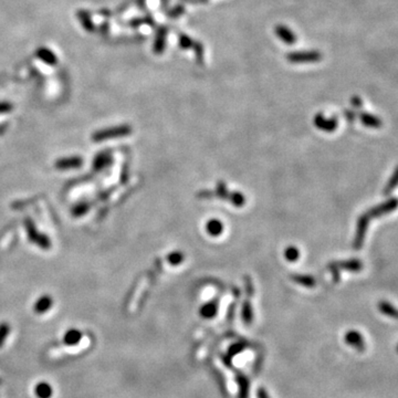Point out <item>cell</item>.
I'll use <instances>...</instances> for the list:
<instances>
[{
    "instance_id": "cell-1",
    "label": "cell",
    "mask_w": 398,
    "mask_h": 398,
    "mask_svg": "<svg viewBox=\"0 0 398 398\" xmlns=\"http://www.w3.org/2000/svg\"><path fill=\"white\" fill-rule=\"evenodd\" d=\"M287 60L290 63H315L322 60V53L318 50L310 51H293L287 54Z\"/></svg>"
},
{
    "instance_id": "cell-2",
    "label": "cell",
    "mask_w": 398,
    "mask_h": 398,
    "mask_svg": "<svg viewBox=\"0 0 398 398\" xmlns=\"http://www.w3.org/2000/svg\"><path fill=\"white\" fill-rule=\"evenodd\" d=\"M131 129L129 126H117V127H111L108 130H103L101 132H98L93 136V139L95 141H102L105 139H112V137H119V136H124L130 134Z\"/></svg>"
},
{
    "instance_id": "cell-3",
    "label": "cell",
    "mask_w": 398,
    "mask_h": 398,
    "mask_svg": "<svg viewBox=\"0 0 398 398\" xmlns=\"http://www.w3.org/2000/svg\"><path fill=\"white\" fill-rule=\"evenodd\" d=\"M277 37L281 40L282 42L287 43L288 45H292L297 42V34H295L292 30L288 28L284 24H278L274 29Z\"/></svg>"
},
{
    "instance_id": "cell-4",
    "label": "cell",
    "mask_w": 398,
    "mask_h": 398,
    "mask_svg": "<svg viewBox=\"0 0 398 398\" xmlns=\"http://www.w3.org/2000/svg\"><path fill=\"white\" fill-rule=\"evenodd\" d=\"M345 342L357 351L365 350V340L359 331H349L345 335Z\"/></svg>"
},
{
    "instance_id": "cell-5",
    "label": "cell",
    "mask_w": 398,
    "mask_h": 398,
    "mask_svg": "<svg viewBox=\"0 0 398 398\" xmlns=\"http://www.w3.org/2000/svg\"><path fill=\"white\" fill-rule=\"evenodd\" d=\"M167 33H168V29L165 27V25L160 27V29L157 30L156 39L154 42V52L156 54H162L163 52H164L165 47H166Z\"/></svg>"
},
{
    "instance_id": "cell-6",
    "label": "cell",
    "mask_w": 398,
    "mask_h": 398,
    "mask_svg": "<svg viewBox=\"0 0 398 398\" xmlns=\"http://www.w3.org/2000/svg\"><path fill=\"white\" fill-rule=\"evenodd\" d=\"M315 125L323 131H333L338 126L336 120H325L322 114H318L314 119Z\"/></svg>"
},
{
    "instance_id": "cell-7",
    "label": "cell",
    "mask_w": 398,
    "mask_h": 398,
    "mask_svg": "<svg viewBox=\"0 0 398 398\" xmlns=\"http://www.w3.org/2000/svg\"><path fill=\"white\" fill-rule=\"evenodd\" d=\"M34 394L38 398H51L53 394V390L49 383L41 382L35 385Z\"/></svg>"
},
{
    "instance_id": "cell-8",
    "label": "cell",
    "mask_w": 398,
    "mask_h": 398,
    "mask_svg": "<svg viewBox=\"0 0 398 398\" xmlns=\"http://www.w3.org/2000/svg\"><path fill=\"white\" fill-rule=\"evenodd\" d=\"M37 57L42 60L44 63L50 64V65H55L58 62V59L55 57V54L52 52V51L47 49V48H40L37 51Z\"/></svg>"
},
{
    "instance_id": "cell-9",
    "label": "cell",
    "mask_w": 398,
    "mask_h": 398,
    "mask_svg": "<svg viewBox=\"0 0 398 398\" xmlns=\"http://www.w3.org/2000/svg\"><path fill=\"white\" fill-rule=\"evenodd\" d=\"M82 339V333L79 330L71 329L64 334L63 343L68 346H75Z\"/></svg>"
},
{
    "instance_id": "cell-10",
    "label": "cell",
    "mask_w": 398,
    "mask_h": 398,
    "mask_svg": "<svg viewBox=\"0 0 398 398\" xmlns=\"http://www.w3.org/2000/svg\"><path fill=\"white\" fill-rule=\"evenodd\" d=\"M51 305H52V300H51L49 297H42L41 299H39L37 301V303L34 304V312L38 313V314H42L44 312H47V311L51 308Z\"/></svg>"
},
{
    "instance_id": "cell-11",
    "label": "cell",
    "mask_w": 398,
    "mask_h": 398,
    "mask_svg": "<svg viewBox=\"0 0 398 398\" xmlns=\"http://www.w3.org/2000/svg\"><path fill=\"white\" fill-rule=\"evenodd\" d=\"M193 50H194V52H195L196 62L199 65H202L203 60H205V48H203L202 43H200L199 41H196L195 40V44H194Z\"/></svg>"
},
{
    "instance_id": "cell-12",
    "label": "cell",
    "mask_w": 398,
    "mask_h": 398,
    "mask_svg": "<svg viewBox=\"0 0 398 398\" xmlns=\"http://www.w3.org/2000/svg\"><path fill=\"white\" fill-rule=\"evenodd\" d=\"M207 231L211 236H219L222 232V223L216 219L210 220L207 223Z\"/></svg>"
},
{
    "instance_id": "cell-13",
    "label": "cell",
    "mask_w": 398,
    "mask_h": 398,
    "mask_svg": "<svg viewBox=\"0 0 398 398\" xmlns=\"http://www.w3.org/2000/svg\"><path fill=\"white\" fill-rule=\"evenodd\" d=\"M217 313V305L216 303H208L200 309V315L205 319H211Z\"/></svg>"
},
{
    "instance_id": "cell-14",
    "label": "cell",
    "mask_w": 398,
    "mask_h": 398,
    "mask_svg": "<svg viewBox=\"0 0 398 398\" xmlns=\"http://www.w3.org/2000/svg\"><path fill=\"white\" fill-rule=\"evenodd\" d=\"M194 44H195V40L192 39L190 35L185 33H180V47L183 50L193 49Z\"/></svg>"
},
{
    "instance_id": "cell-15",
    "label": "cell",
    "mask_w": 398,
    "mask_h": 398,
    "mask_svg": "<svg viewBox=\"0 0 398 398\" xmlns=\"http://www.w3.org/2000/svg\"><path fill=\"white\" fill-rule=\"evenodd\" d=\"M361 120L363 123L367 126H372V127H379L381 125V121L377 119L376 116L374 115H371V114H367V113H363L361 114Z\"/></svg>"
},
{
    "instance_id": "cell-16",
    "label": "cell",
    "mask_w": 398,
    "mask_h": 398,
    "mask_svg": "<svg viewBox=\"0 0 398 398\" xmlns=\"http://www.w3.org/2000/svg\"><path fill=\"white\" fill-rule=\"evenodd\" d=\"M238 384H239V398H248L249 395V383L248 381L244 379L243 376H241L240 379H238Z\"/></svg>"
},
{
    "instance_id": "cell-17",
    "label": "cell",
    "mask_w": 398,
    "mask_h": 398,
    "mask_svg": "<svg viewBox=\"0 0 398 398\" xmlns=\"http://www.w3.org/2000/svg\"><path fill=\"white\" fill-rule=\"evenodd\" d=\"M81 160V158H80ZM79 158H71V160H64L60 161L57 163V167H59L60 170H69V167H76L81 164V161Z\"/></svg>"
},
{
    "instance_id": "cell-18",
    "label": "cell",
    "mask_w": 398,
    "mask_h": 398,
    "mask_svg": "<svg viewBox=\"0 0 398 398\" xmlns=\"http://www.w3.org/2000/svg\"><path fill=\"white\" fill-rule=\"evenodd\" d=\"M9 333H10V326L7 323L0 324V349L2 348L4 341H6Z\"/></svg>"
},
{
    "instance_id": "cell-19",
    "label": "cell",
    "mask_w": 398,
    "mask_h": 398,
    "mask_svg": "<svg viewBox=\"0 0 398 398\" xmlns=\"http://www.w3.org/2000/svg\"><path fill=\"white\" fill-rule=\"evenodd\" d=\"M380 309H381L382 312H383V313H385L386 315L392 316V318H394V319L396 318V311H395L394 308L392 307L391 304L383 302V303L380 304Z\"/></svg>"
},
{
    "instance_id": "cell-20",
    "label": "cell",
    "mask_w": 398,
    "mask_h": 398,
    "mask_svg": "<svg viewBox=\"0 0 398 398\" xmlns=\"http://www.w3.org/2000/svg\"><path fill=\"white\" fill-rule=\"evenodd\" d=\"M185 13V7L182 6V4H178V6H175L174 8H172L170 11L167 12V14L172 18H178L181 17L182 14Z\"/></svg>"
},
{
    "instance_id": "cell-21",
    "label": "cell",
    "mask_w": 398,
    "mask_h": 398,
    "mask_svg": "<svg viewBox=\"0 0 398 398\" xmlns=\"http://www.w3.org/2000/svg\"><path fill=\"white\" fill-rule=\"evenodd\" d=\"M285 258L289 261H295L299 258V250L294 247H289V249L285 250Z\"/></svg>"
},
{
    "instance_id": "cell-22",
    "label": "cell",
    "mask_w": 398,
    "mask_h": 398,
    "mask_svg": "<svg viewBox=\"0 0 398 398\" xmlns=\"http://www.w3.org/2000/svg\"><path fill=\"white\" fill-rule=\"evenodd\" d=\"M242 316H243V321L247 324L251 323V321H252V311H251V308H250L249 304H248V307H247V305H244Z\"/></svg>"
},
{
    "instance_id": "cell-23",
    "label": "cell",
    "mask_w": 398,
    "mask_h": 398,
    "mask_svg": "<svg viewBox=\"0 0 398 398\" xmlns=\"http://www.w3.org/2000/svg\"><path fill=\"white\" fill-rule=\"evenodd\" d=\"M243 349H244V346L242 344H234V345L231 346L230 349H229V353H230L231 355H237V354L240 353V352ZM230 354H229V355H230Z\"/></svg>"
},
{
    "instance_id": "cell-24",
    "label": "cell",
    "mask_w": 398,
    "mask_h": 398,
    "mask_svg": "<svg viewBox=\"0 0 398 398\" xmlns=\"http://www.w3.org/2000/svg\"><path fill=\"white\" fill-rule=\"evenodd\" d=\"M182 260H183V254L180 253V252L173 253L172 256H171V258H170V261H171L172 263H174V264L180 263V262L182 261Z\"/></svg>"
},
{
    "instance_id": "cell-25",
    "label": "cell",
    "mask_w": 398,
    "mask_h": 398,
    "mask_svg": "<svg viewBox=\"0 0 398 398\" xmlns=\"http://www.w3.org/2000/svg\"><path fill=\"white\" fill-rule=\"evenodd\" d=\"M257 395H258V398H270L267 390L263 389V387H260L257 392Z\"/></svg>"
},
{
    "instance_id": "cell-26",
    "label": "cell",
    "mask_w": 398,
    "mask_h": 398,
    "mask_svg": "<svg viewBox=\"0 0 398 398\" xmlns=\"http://www.w3.org/2000/svg\"><path fill=\"white\" fill-rule=\"evenodd\" d=\"M11 110V105L8 103H0V113H3V112H8Z\"/></svg>"
},
{
    "instance_id": "cell-27",
    "label": "cell",
    "mask_w": 398,
    "mask_h": 398,
    "mask_svg": "<svg viewBox=\"0 0 398 398\" xmlns=\"http://www.w3.org/2000/svg\"><path fill=\"white\" fill-rule=\"evenodd\" d=\"M351 102H352V104L355 106V108H360L361 104H362V101H361V99L359 98V96H353V98H352V100H351Z\"/></svg>"
},
{
    "instance_id": "cell-28",
    "label": "cell",
    "mask_w": 398,
    "mask_h": 398,
    "mask_svg": "<svg viewBox=\"0 0 398 398\" xmlns=\"http://www.w3.org/2000/svg\"><path fill=\"white\" fill-rule=\"evenodd\" d=\"M183 1L192 4H200V3H207L208 0H183Z\"/></svg>"
}]
</instances>
